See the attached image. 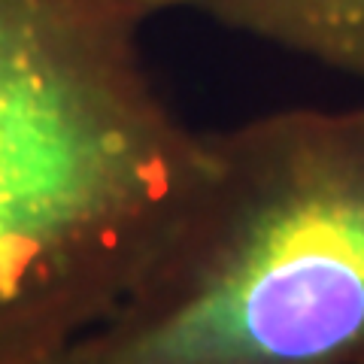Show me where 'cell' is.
<instances>
[{
  "label": "cell",
  "mask_w": 364,
  "mask_h": 364,
  "mask_svg": "<svg viewBox=\"0 0 364 364\" xmlns=\"http://www.w3.org/2000/svg\"><path fill=\"white\" fill-rule=\"evenodd\" d=\"M179 6L364 79V0H179Z\"/></svg>",
  "instance_id": "obj_3"
},
{
  "label": "cell",
  "mask_w": 364,
  "mask_h": 364,
  "mask_svg": "<svg viewBox=\"0 0 364 364\" xmlns=\"http://www.w3.org/2000/svg\"><path fill=\"white\" fill-rule=\"evenodd\" d=\"M176 0H0V364H67L146 267L195 170L149 70Z\"/></svg>",
  "instance_id": "obj_1"
},
{
  "label": "cell",
  "mask_w": 364,
  "mask_h": 364,
  "mask_svg": "<svg viewBox=\"0 0 364 364\" xmlns=\"http://www.w3.org/2000/svg\"><path fill=\"white\" fill-rule=\"evenodd\" d=\"M67 364H364V110L200 131L155 252Z\"/></svg>",
  "instance_id": "obj_2"
}]
</instances>
